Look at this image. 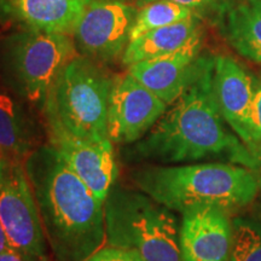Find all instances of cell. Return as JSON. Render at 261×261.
<instances>
[{"label": "cell", "mask_w": 261, "mask_h": 261, "mask_svg": "<svg viewBox=\"0 0 261 261\" xmlns=\"http://www.w3.org/2000/svg\"><path fill=\"white\" fill-rule=\"evenodd\" d=\"M146 135L126 149L128 161L178 163L226 156L252 169L250 150L225 127L214 92V58H198L194 76Z\"/></svg>", "instance_id": "1"}, {"label": "cell", "mask_w": 261, "mask_h": 261, "mask_svg": "<svg viewBox=\"0 0 261 261\" xmlns=\"http://www.w3.org/2000/svg\"><path fill=\"white\" fill-rule=\"evenodd\" d=\"M24 169L56 261H86L106 244L104 203L52 146H38Z\"/></svg>", "instance_id": "2"}, {"label": "cell", "mask_w": 261, "mask_h": 261, "mask_svg": "<svg viewBox=\"0 0 261 261\" xmlns=\"http://www.w3.org/2000/svg\"><path fill=\"white\" fill-rule=\"evenodd\" d=\"M130 179L152 200L181 214L200 205L226 211L244 207L255 200L260 188L252 169L223 162L140 168Z\"/></svg>", "instance_id": "3"}, {"label": "cell", "mask_w": 261, "mask_h": 261, "mask_svg": "<svg viewBox=\"0 0 261 261\" xmlns=\"http://www.w3.org/2000/svg\"><path fill=\"white\" fill-rule=\"evenodd\" d=\"M112 81L100 63L75 56L58 74L42 104L46 126L93 142L109 139L107 117Z\"/></svg>", "instance_id": "4"}, {"label": "cell", "mask_w": 261, "mask_h": 261, "mask_svg": "<svg viewBox=\"0 0 261 261\" xmlns=\"http://www.w3.org/2000/svg\"><path fill=\"white\" fill-rule=\"evenodd\" d=\"M104 220L107 246L137 250L145 261H181L177 218L144 192L112 188Z\"/></svg>", "instance_id": "5"}, {"label": "cell", "mask_w": 261, "mask_h": 261, "mask_svg": "<svg viewBox=\"0 0 261 261\" xmlns=\"http://www.w3.org/2000/svg\"><path fill=\"white\" fill-rule=\"evenodd\" d=\"M77 56L70 35L21 28L5 38L2 63L10 85L33 104L45 102L61 70Z\"/></svg>", "instance_id": "6"}, {"label": "cell", "mask_w": 261, "mask_h": 261, "mask_svg": "<svg viewBox=\"0 0 261 261\" xmlns=\"http://www.w3.org/2000/svg\"><path fill=\"white\" fill-rule=\"evenodd\" d=\"M0 224L12 249L28 261H50L24 161H0Z\"/></svg>", "instance_id": "7"}, {"label": "cell", "mask_w": 261, "mask_h": 261, "mask_svg": "<svg viewBox=\"0 0 261 261\" xmlns=\"http://www.w3.org/2000/svg\"><path fill=\"white\" fill-rule=\"evenodd\" d=\"M137 10L125 0L93 3L85 6L71 37L83 56L98 63L122 58Z\"/></svg>", "instance_id": "8"}, {"label": "cell", "mask_w": 261, "mask_h": 261, "mask_svg": "<svg viewBox=\"0 0 261 261\" xmlns=\"http://www.w3.org/2000/svg\"><path fill=\"white\" fill-rule=\"evenodd\" d=\"M167 107L128 71L116 75L108 99V137L116 144L138 142L161 119Z\"/></svg>", "instance_id": "9"}, {"label": "cell", "mask_w": 261, "mask_h": 261, "mask_svg": "<svg viewBox=\"0 0 261 261\" xmlns=\"http://www.w3.org/2000/svg\"><path fill=\"white\" fill-rule=\"evenodd\" d=\"M46 129L48 144L104 203L117 178L112 140L93 142L75 137L57 127L46 126Z\"/></svg>", "instance_id": "10"}, {"label": "cell", "mask_w": 261, "mask_h": 261, "mask_svg": "<svg viewBox=\"0 0 261 261\" xmlns=\"http://www.w3.org/2000/svg\"><path fill=\"white\" fill-rule=\"evenodd\" d=\"M214 92L225 122L252 152L260 144L252 119L254 91L249 75L233 58H214Z\"/></svg>", "instance_id": "11"}, {"label": "cell", "mask_w": 261, "mask_h": 261, "mask_svg": "<svg viewBox=\"0 0 261 261\" xmlns=\"http://www.w3.org/2000/svg\"><path fill=\"white\" fill-rule=\"evenodd\" d=\"M181 261H230L232 221L217 205H200L182 213Z\"/></svg>", "instance_id": "12"}, {"label": "cell", "mask_w": 261, "mask_h": 261, "mask_svg": "<svg viewBox=\"0 0 261 261\" xmlns=\"http://www.w3.org/2000/svg\"><path fill=\"white\" fill-rule=\"evenodd\" d=\"M200 51L201 37L173 54L129 65L128 73L171 106L180 97L194 76Z\"/></svg>", "instance_id": "13"}, {"label": "cell", "mask_w": 261, "mask_h": 261, "mask_svg": "<svg viewBox=\"0 0 261 261\" xmlns=\"http://www.w3.org/2000/svg\"><path fill=\"white\" fill-rule=\"evenodd\" d=\"M84 10L81 0H0V23L71 37Z\"/></svg>", "instance_id": "14"}, {"label": "cell", "mask_w": 261, "mask_h": 261, "mask_svg": "<svg viewBox=\"0 0 261 261\" xmlns=\"http://www.w3.org/2000/svg\"><path fill=\"white\" fill-rule=\"evenodd\" d=\"M198 16L184 19L145 33L129 41L122 56V63L129 65L151 58L166 56L180 50L201 37Z\"/></svg>", "instance_id": "15"}, {"label": "cell", "mask_w": 261, "mask_h": 261, "mask_svg": "<svg viewBox=\"0 0 261 261\" xmlns=\"http://www.w3.org/2000/svg\"><path fill=\"white\" fill-rule=\"evenodd\" d=\"M37 144L35 126L14 98L0 90V160L24 161Z\"/></svg>", "instance_id": "16"}, {"label": "cell", "mask_w": 261, "mask_h": 261, "mask_svg": "<svg viewBox=\"0 0 261 261\" xmlns=\"http://www.w3.org/2000/svg\"><path fill=\"white\" fill-rule=\"evenodd\" d=\"M228 42L238 54L261 63V0H241L225 11Z\"/></svg>", "instance_id": "17"}, {"label": "cell", "mask_w": 261, "mask_h": 261, "mask_svg": "<svg viewBox=\"0 0 261 261\" xmlns=\"http://www.w3.org/2000/svg\"><path fill=\"white\" fill-rule=\"evenodd\" d=\"M197 16L191 9L172 0H154L140 6L129 33V41L145 33Z\"/></svg>", "instance_id": "18"}, {"label": "cell", "mask_w": 261, "mask_h": 261, "mask_svg": "<svg viewBox=\"0 0 261 261\" xmlns=\"http://www.w3.org/2000/svg\"><path fill=\"white\" fill-rule=\"evenodd\" d=\"M230 261H261V223L242 218L232 221Z\"/></svg>", "instance_id": "19"}, {"label": "cell", "mask_w": 261, "mask_h": 261, "mask_svg": "<svg viewBox=\"0 0 261 261\" xmlns=\"http://www.w3.org/2000/svg\"><path fill=\"white\" fill-rule=\"evenodd\" d=\"M154 0H138V5L142 6ZM187 8L191 9L196 15L214 14V12H225L233 4V0H172Z\"/></svg>", "instance_id": "20"}, {"label": "cell", "mask_w": 261, "mask_h": 261, "mask_svg": "<svg viewBox=\"0 0 261 261\" xmlns=\"http://www.w3.org/2000/svg\"><path fill=\"white\" fill-rule=\"evenodd\" d=\"M86 261H145L137 250L115 247H103Z\"/></svg>", "instance_id": "21"}, {"label": "cell", "mask_w": 261, "mask_h": 261, "mask_svg": "<svg viewBox=\"0 0 261 261\" xmlns=\"http://www.w3.org/2000/svg\"><path fill=\"white\" fill-rule=\"evenodd\" d=\"M252 119L254 127H255L257 139L261 143V81L259 87L254 92L253 106H252Z\"/></svg>", "instance_id": "22"}, {"label": "cell", "mask_w": 261, "mask_h": 261, "mask_svg": "<svg viewBox=\"0 0 261 261\" xmlns=\"http://www.w3.org/2000/svg\"><path fill=\"white\" fill-rule=\"evenodd\" d=\"M252 155L254 158L253 172L256 174L257 180H259V184L261 185V143L253 150Z\"/></svg>", "instance_id": "23"}, {"label": "cell", "mask_w": 261, "mask_h": 261, "mask_svg": "<svg viewBox=\"0 0 261 261\" xmlns=\"http://www.w3.org/2000/svg\"><path fill=\"white\" fill-rule=\"evenodd\" d=\"M0 261H28L25 257L16 252L15 249H9L0 253Z\"/></svg>", "instance_id": "24"}, {"label": "cell", "mask_w": 261, "mask_h": 261, "mask_svg": "<svg viewBox=\"0 0 261 261\" xmlns=\"http://www.w3.org/2000/svg\"><path fill=\"white\" fill-rule=\"evenodd\" d=\"M9 249H12V248L10 247L9 240L8 237H6L4 228H3L2 224H0V253L5 252V250H9Z\"/></svg>", "instance_id": "25"}, {"label": "cell", "mask_w": 261, "mask_h": 261, "mask_svg": "<svg viewBox=\"0 0 261 261\" xmlns=\"http://www.w3.org/2000/svg\"><path fill=\"white\" fill-rule=\"evenodd\" d=\"M81 2L84 3L85 6L90 5V4H93V3H99V2H109V0H81Z\"/></svg>", "instance_id": "26"}, {"label": "cell", "mask_w": 261, "mask_h": 261, "mask_svg": "<svg viewBox=\"0 0 261 261\" xmlns=\"http://www.w3.org/2000/svg\"><path fill=\"white\" fill-rule=\"evenodd\" d=\"M0 161H2V160H0Z\"/></svg>", "instance_id": "27"}]
</instances>
